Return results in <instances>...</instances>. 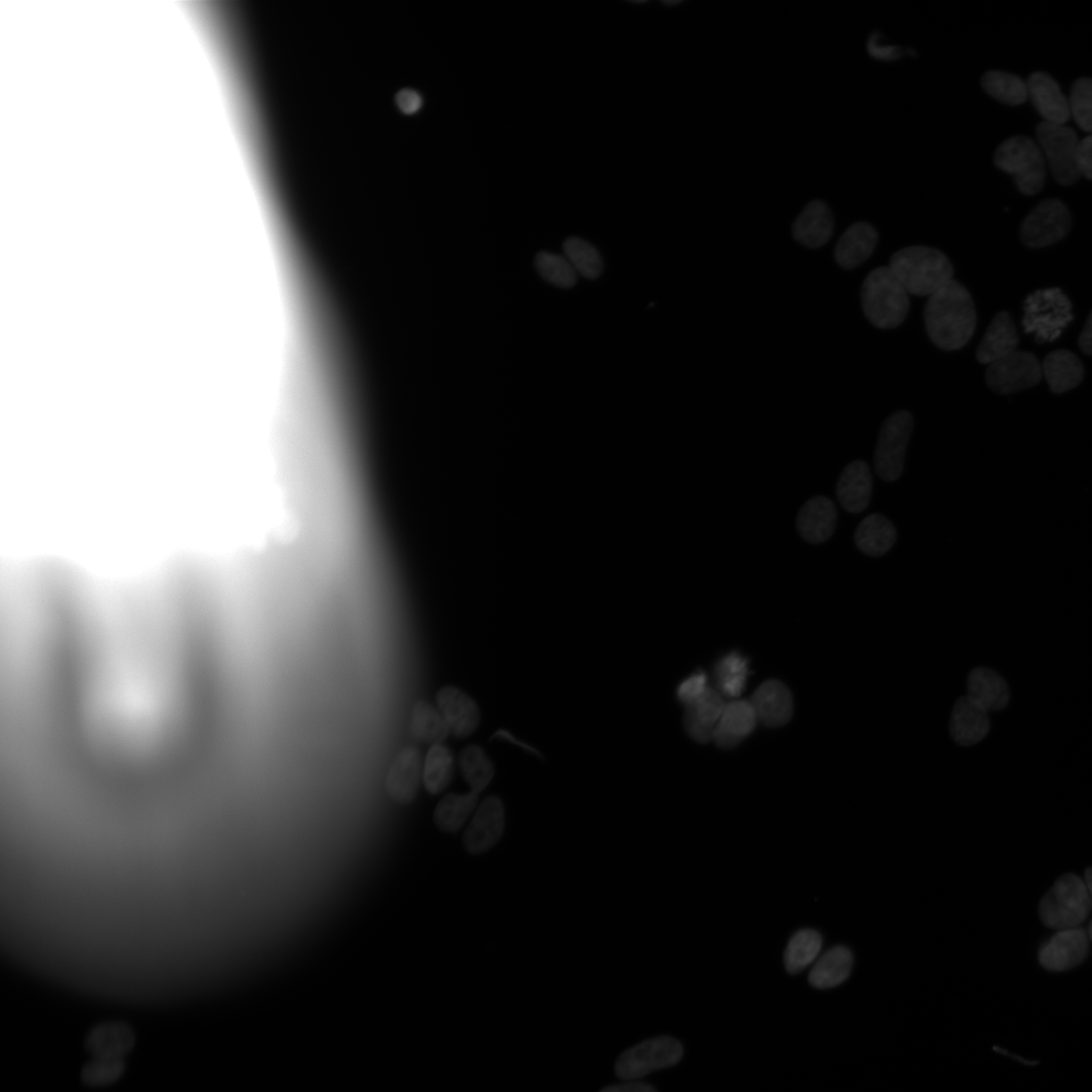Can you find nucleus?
<instances>
[{"label": "nucleus", "mask_w": 1092, "mask_h": 1092, "mask_svg": "<svg viewBox=\"0 0 1092 1092\" xmlns=\"http://www.w3.org/2000/svg\"><path fill=\"white\" fill-rule=\"evenodd\" d=\"M923 316L930 341L945 351L963 348L972 338L977 325L973 298L956 279L928 296Z\"/></svg>", "instance_id": "f257e3e1"}, {"label": "nucleus", "mask_w": 1092, "mask_h": 1092, "mask_svg": "<svg viewBox=\"0 0 1092 1092\" xmlns=\"http://www.w3.org/2000/svg\"><path fill=\"white\" fill-rule=\"evenodd\" d=\"M889 268L908 293L930 296L953 279V267L939 250L910 246L894 253Z\"/></svg>", "instance_id": "f03ea898"}, {"label": "nucleus", "mask_w": 1092, "mask_h": 1092, "mask_svg": "<svg viewBox=\"0 0 1092 1092\" xmlns=\"http://www.w3.org/2000/svg\"><path fill=\"white\" fill-rule=\"evenodd\" d=\"M909 293L889 266L871 271L860 291L863 313L869 322L880 329L899 326L909 310Z\"/></svg>", "instance_id": "7ed1b4c3"}, {"label": "nucleus", "mask_w": 1092, "mask_h": 1092, "mask_svg": "<svg viewBox=\"0 0 1092 1092\" xmlns=\"http://www.w3.org/2000/svg\"><path fill=\"white\" fill-rule=\"evenodd\" d=\"M1091 907L1085 882L1074 874H1065L1040 900L1038 914L1046 927L1065 930L1084 922Z\"/></svg>", "instance_id": "20e7f679"}, {"label": "nucleus", "mask_w": 1092, "mask_h": 1092, "mask_svg": "<svg viewBox=\"0 0 1092 1092\" xmlns=\"http://www.w3.org/2000/svg\"><path fill=\"white\" fill-rule=\"evenodd\" d=\"M994 163L1013 176L1018 190L1025 195L1036 194L1044 185V157L1028 136L1014 135L1004 141L995 151Z\"/></svg>", "instance_id": "39448f33"}, {"label": "nucleus", "mask_w": 1092, "mask_h": 1092, "mask_svg": "<svg viewBox=\"0 0 1092 1092\" xmlns=\"http://www.w3.org/2000/svg\"><path fill=\"white\" fill-rule=\"evenodd\" d=\"M1072 304L1059 288L1037 290L1026 297L1022 325L1036 341H1055L1073 320Z\"/></svg>", "instance_id": "423d86ee"}, {"label": "nucleus", "mask_w": 1092, "mask_h": 1092, "mask_svg": "<svg viewBox=\"0 0 1092 1092\" xmlns=\"http://www.w3.org/2000/svg\"><path fill=\"white\" fill-rule=\"evenodd\" d=\"M682 1046L674 1038L659 1036L644 1040L623 1052L615 1071L622 1080H638L654 1071L675 1065Z\"/></svg>", "instance_id": "0eeeda50"}, {"label": "nucleus", "mask_w": 1092, "mask_h": 1092, "mask_svg": "<svg viewBox=\"0 0 1092 1092\" xmlns=\"http://www.w3.org/2000/svg\"><path fill=\"white\" fill-rule=\"evenodd\" d=\"M912 430L913 418L906 411L895 412L884 421L874 456L876 472L883 480L895 481L901 476Z\"/></svg>", "instance_id": "6e6552de"}, {"label": "nucleus", "mask_w": 1092, "mask_h": 1092, "mask_svg": "<svg viewBox=\"0 0 1092 1092\" xmlns=\"http://www.w3.org/2000/svg\"><path fill=\"white\" fill-rule=\"evenodd\" d=\"M1035 135L1055 180L1063 186L1074 184L1080 177L1076 163L1080 140L1076 131L1066 124L1042 121L1036 126Z\"/></svg>", "instance_id": "1a4fd4ad"}, {"label": "nucleus", "mask_w": 1092, "mask_h": 1092, "mask_svg": "<svg viewBox=\"0 0 1092 1092\" xmlns=\"http://www.w3.org/2000/svg\"><path fill=\"white\" fill-rule=\"evenodd\" d=\"M1072 217L1067 206L1058 198L1040 201L1023 219L1019 235L1028 248L1051 246L1070 232Z\"/></svg>", "instance_id": "9d476101"}, {"label": "nucleus", "mask_w": 1092, "mask_h": 1092, "mask_svg": "<svg viewBox=\"0 0 1092 1092\" xmlns=\"http://www.w3.org/2000/svg\"><path fill=\"white\" fill-rule=\"evenodd\" d=\"M1041 376L1037 358L1030 352L1016 350L989 364L985 380L994 392L1010 394L1036 385Z\"/></svg>", "instance_id": "9b49d317"}, {"label": "nucleus", "mask_w": 1092, "mask_h": 1092, "mask_svg": "<svg viewBox=\"0 0 1092 1092\" xmlns=\"http://www.w3.org/2000/svg\"><path fill=\"white\" fill-rule=\"evenodd\" d=\"M423 762L420 750L414 745L397 753L385 780L386 793L393 802L407 805L416 799L423 782Z\"/></svg>", "instance_id": "f8f14e48"}, {"label": "nucleus", "mask_w": 1092, "mask_h": 1092, "mask_svg": "<svg viewBox=\"0 0 1092 1092\" xmlns=\"http://www.w3.org/2000/svg\"><path fill=\"white\" fill-rule=\"evenodd\" d=\"M505 810L499 798L489 796L477 807L464 832L463 843L472 853H481L498 842L503 835Z\"/></svg>", "instance_id": "ddd939ff"}, {"label": "nucleus", "mask_w": 1092, "mask_h": 1092, "mask_svg": "<svg viewBox=\"0 0 1092 1092\" xmlns=\"http://www.w3.org/2000/svg\"><path fill=\"white\" fill-rule=\"evenodd\" d=\"M1088 947L1084 929L1076 927L1059 930L1039 948L1038 961L1049 971H1068L1085 960Z\"/></svg>", "instance_id": "4468645a"}, {"label": "nucleus", "mask_w": 1092, "mask_h": 1092, "mask_svg": "<svg viewBox=\"0 0 1092 1092\" xmlns=\"http://www.w3.org/2000/svg\"><path fill=\"white\" fill-rule=\"evenodd\" d=\"M436 702L450 734L465 738L476 730L480 719L479 710L466 693L455 687H444L438 692Z\"/></svg>", "instance_id": "2eb2a0df"}, {"label": "nucleus", "mask_w": 1092, "mask_h": 1092, "mask_svg": "<svg viewBox=\"0 0 1092 1092\" xmlns=\"http://www.w3.org/2000/svg\"><path fill=\"white\" fill-rule=\"evenodd\" d=\"M1028 97L1043 121L1066 124L1071 117L1070 103L1056 80L1044 72H1035L1026 81Z\"/></svg>", "instance_id": "dca6fc26"}, {"label": "nucleus", "mask_w": 1092, "mask_h": 1092, "mask_svg": "<svg viewBox=\"0 0 1092 1092\" xmlns=\"http://www.w3.org/2000/svg\"><path fill=\"white\" fill-rule=\"evenodd\" d=\"M757 720L768 727H779L790 721L793 698L788 687L778 679L762 682L750 701Z\"/></svg>", "instance_id": "f3484780"}, {"label": "nucleus", "mask_w": 1092, "mask_h": 1092, "mask_svg": "<svg viewBox=\"0 0 1092 1092\" xmlns=\"http://www.w3.org/2000/svg\"><path fill=\"white\" fill-rule=\"evenodd\" d=\"M836 519L834 503L827 496L815 495L801 508L797 516V530L805 541L823 543L832 536Z\"/></svg>", "instance_id": "a211bd4d"}, {"label": "nucleus", "mask_w": 1092, "mask_h": 1092, "mask_svg": "<svg viewBox=\"0 0 1092 1092\" xmlns=\"http://www.w3.org/2000/svg\"><path fill=\"white\" fill-rule=\"evenodd\" d=\"M873 490V477L869 465L862 460L847 464L836 483V496L843 509L851 514L861 513L869 506Z\"/></svg>", "instance_id": "6ab92c4d"}, {"label": "nucleus", "mask_w": 1092, "mask_h": 1092, "mask_svg": "<svg viewBox=\"0 0 1092 1092\" xmlns=\"http://www.w3.org/2000/svg\"><path fill=\"white\" fill-rule=\"evenodd\" d=\"M833 229L834 218L829 206L822 200H812L794 221L793 236L801 245L815 249L830 240Z\"/></svg>", "instance_id": "aec40b11"}, {"label": "nucleus", "mask_w": 1092, "mask_h": 1092, "mask_svg": "<svg viewBox=\"0 0 1092 1092\" xmlns=\"http://www.w3.org/2000/svg\"><path fill=\"white\" fill-rule=\"evenodd\" d=\"M135 1035L123 1022H104L93 1027L85 1039L86 1050L101 1059H122L133 1048Z\"/></svg>", "instance_id": "412c9836"}, {"label": "nucleus", "mask_w": 1092, "mask_h": 1092, "mask_svg": "<svg viewBox=\"0 0 1092 1092\" xmlns=\"http://www.w3.org/2000/svg\"><path fill=\"white\" fill-rule=\"evenodd\" d=\"M988 712L968 695L962 696L954 704L949 730L953 740L961 745H972L981 741L989 732Z\"/></svg>", "instance_id": "4be33fe9"}, {"label": "nucleus", "mask_w": 1092, "mask_h": 1092, "mask_svg": "<svg viewBox=\"0 0 1092 1092\" xmlns=\"http://www.w3.org/2000/svg\"><path fill=\"white\" fill-rule=\"evenodd\" d=\"M1018 344V333L1009 312L999 311L978 346L977 360L989 365L1016 351Z\"/></svg>", "instance_id": "5701e85b"}, {"label": "nucleus", "mask_w": 1092, "mask_h": 1092, "mask_svg": "<svg viewBox=\"0 0 1092 1092\" xmlns=\"http://www.w3.org/2000/svg\"><path fill=\"white\" fill-rule=\"evenodd\" d=\"M877 242L876 229L868 222L857 221L848 226L837 241L835 261L844 269H853L872 255Z\"/></svg>", "instance_id": "b1692460"}, {"label": "nucleus", "mask_w": 1092, "mask_h": 1092, "mask_svg": "<svg viewBox=\"0 0 1092 1092\" xmlns=\"http://www.w3.org/2000/svg\"><path fill=\"white\" fill-rule=\"evenodd\" d=\"M967 691V695L987 712L1002 710L1010 700L1007 682L988 667H977L970 672Z\"/></svg>", "instance_id": "393cba45"}, {"label": "nucleus", "mask_w": 1092, "mask_h": 1092, "mask_svg": "<svg viewBox=\"0 0 1092 1092\" xmlns=\"http://www.w3.org/2000/svg\"><path fill=\"white\" fill-rule=\"evenodd\" d=\"M1041 371L1055 393H1063L1078 386L1084 377L1081 360L1066 349L1049 353L1041 363Z\"/></svg>", "instance_id": "a878e982"}, {"label": "nucleus", "mask_w": 1092, "mask_h": 1092, "mask_svg": "<svg viewBox=\"0 0 1092 1092\" xmlns=\"http://www.w3.org/2000/svg\"><path fill=\"white\" fill-rule=\"evenodd\" d=\"M897 532L893 523L881 514L867 516L854 532V542L864 554L879 557L895 544Z\"/></svg>", "instance_id": "bb28decb"}, {"label": "nucleus", "mask_w": 1092, "mask_h": 1092, "mask_svg": "<svg viewBox=\"0 0 1092 1092\" xmlns=\"http://www.w3.org/2000/svg\"><path fill=\"white\" fill-rule=\"evenodd\" d=\"M851 967L852 954L849 949L841 945L834 946L814 964L809 974V982L819 989L835 987L846 980Z\"/></svg>", "instance_id": "cd10ccee"}, {"label": "nucleus", "mask_w": 1092, "mask_h": 1092, "mask_svg": "<svg viewBox=\"0 0 1092 1092\" xmlns=\"http://www.w3.org/2000/svg\"><path fill=\"white\" fill-rule=\"evenodd\" d=\"M410 734L416 741L432 746L442 744L450 731L438 708L427 701H418L412 711Z\"/></svg>", "instance_id": "c85d7f7f"}, {"label": "nucleus", "mask_w": 1092, "mask_h": 1092, "mask_svg": "<svg viewBox=\"0 0 1092 1092\" xmlns=\"http://www.w3.org/2000/svg\"><path fill=\"white\" fill-rule=\"evenodd\" d=\"M454 771V758L450 749L443 744L430 746L423 762V784L426 791L436 795L444 791L451 782Z\"/></svg>", "instance_id": "c756f323"}, {"label": "nucleus", "mask_w": 1092, "mask_h": 1092, "mask_svg": "<svg viewBox=\"0 0 1092 1092\" xmlns=\"http://www.w3.org/2000/svg\"><path fill=\"white\" fill-rule=\"evenodd\" d=\"M477 794H448L441 799L434 812V821L439 829L446 832L457 831L474 811Z\"/></svg>", "instance_id": "7c9ffc66"}, {"label": "nucleus", "mask_w": 1092, "mask_h": 1092, "mask_svg": "<svg viewBox=\"0 0 1092 1092\" xmlns=\"http://www.w3.org/2000/svg\"><path fill=\"white\" fill-rule=\"evenodd\" d=\"M981 81L984 90L1002 103L1019 105L1028 98L1026 81L1014 74L992 70L986 72Z\"/></svg>", "instance_id": "2f4dec72"}, {"label": "nucleus", "mask_w": 1092, "mask_h": 1092, "mask_svg": "<svg viewBox=\"0 0 1092 1092\" xmlns=\"http://www.w3.org/2000/svg\"><path fill=\"white\" fill-rule=\"evenodd\" d=\"M822 946V937L816 930L801 929L790 939L785 950V966L789 973L797 974L813 963Z\"/></svg>", "instance_id": "473e14b6"}, {"label": "nucleus", "mask_w": 1092, "mask_h": 1092, "mask_svg": "<svg viewBox=\"0 0 1092 1092\" xmlns=\"http://www.w3.org/2000/svg\"><path fill=\"white\" fill-rule=\"evenodd\" d=\"M459 764L470 792L477 795L487 787L493 778V763L478 745H470L464 748L459 757Z\"/></svg>", "instance_id": "72a5a7b5"}, {"label": "nucleus", "mask_w": 1092, "mask_h": 1092, "mask_svg": "<svg viewBox=\"0 0 1092 1092\" xmlns=\"http://www.w3.org/2000/svg\"><path fill=\"white\" fill-rule=\"evenodd\" d=\"M717 686L722 695L729 698L739 697L742 693L746 674L748 673L747 661L738 652H730L720 658L714 669Z\"/></svg>", "instance_id": "f704fd0d"}, {"label": "nucleus", "mask_w": 1092, "mask_h": 1092, "mask_svg": "<svg viewBox=\"0 0 1092 1092\" xmlns=\"http://www.w3.org/2000/svg\"><path fill=\"white\" fill-rule=\"evenodd\" d=\"M563 252L577 274L595 279L602 273V257L590 243L571 237L563 243Z\"/></svg>", "instance_id": "c9c22d12"}, {"label": "nucleus", "mask_w": 1092, "mask_h": 1092, "mask_svg": "<svg viewBox=\"0 0 1092 1092\" xmlns=\"http://www.w3.org/2000/svg\"><path fill=\"white\" fill-rule=\"evenodd\" d=\"M535 265L539 274L555 286L569 288L576 282L578 274L564 255L542 251L536 256Z\"/></svg>", "instance_id": "e433bc0d"}, {"label": "nucleus", "mask_w": 1092, "mask_h": 1092, "mask_svg": "<svg viewBox=\"0 0 1092 1092\" xmlns=\"http://www.w3.org/2000/svg\"><path fill=\"white\" fill-rule=\"evenodd\" d=\"M756 720L755 711L749 701H734L726 704L718 725L742 739L752 732Z\"/></svg>", "instance_id": "4c0bfd02"}, {"label": "nucleus", "mask_w": 1092, "mask_h": 1092, "mask_svg": "<svg viewBox=\"0 0 1092 1092\" xmlns=\"http://www.w3.org/2000/svg\"><path fill=\"white\" fill-rule=\"evenodd\" d=\"M1069 103L1078 126L1092 133V78L1082 77L1074 82Z\"/></svg>", "instance_id": "58836bf2"}, {"label": "nucleus", "mask_w": 1092, "mask_h": 1092, "mask_svg": "<svg viewBox=\"0 0 1092 1092\" xmlns=\"http://www.w3.org/2000/svg\"><path fill=\"white\" fill-rule=\"evenodd\" d=\"M123 1070L124 1062L122 1059L94 1058L84 1066L81 1077L85 1084L99 1087L117 1081Z\"/></svg>", "instance_id": "ea45409f"}, {"label": "nucleus", "mask_w": 1092, "mask_h": 1092, "mask_svg": "<svg viewBox=\"0 0 1092 1092\" xmlns=\"http://www.w3.org/2000/svg\"><path fill=\"white\" fill-rule=\"evenodd\" d=\"M725 706L721 694L714 689L707 688L695 702L686 707L703 723L716 726L715 724L720 720Z\"/></svg>", "instance_id": "a19ab883"}, {"label": "nucleus", "mask_w": 1092, "mask_h": 1092, "mask_svg": "<svg viewBox=\"0 0 1092 1092\" xmlns=\"http://www.w3.org/2000/svg\"><path fill=\"white\" fill-rule=\"evenodd\" d=\"M707 675L698 671L686 678L677 688L678 699L687 706L695 702L707 689Z\"/></svg>", "instance_id": "79ce46f5"}, {"label": "nucleus", "mask_w": 1092, "mask_h": 1092, "mask_svg": "<svg viewBox=\"0 0 1092 1092\" xmlns=\"http://www.w3.org/2000/svg\"><path fill=\"white\" fill-rule=\"evenodd\" d=\"M684 724L691 738L700 743H706L713 738L715 726H710L700 721L694 713L686 707Z\"/></svg>", "instance_id": "37998d69"}, {"label": "nucleus", "mask_w": 1092, "mask_h": 1092, "mask_svg": "<svg viewBox=\"0 0 1092 1092\" xmlns=\"http://www.w3.org/2000/svg\"><path fill=\"white\" fill-rule=\"evenodd\" d=\"M1076 163L1079 175L1092 180V133L1079 141Z\"/></svg>", "instance_id": "c03bdc74"}, {"label": "nucleus", "mask_w": 1092, "mask_h": 1092, "mask_svg": "<svg viewBox=\"0 0 1092 1092\" xmlns=\"http://www.w3.org/2000/svg\"><path fill=\"white\" fill-rule=\"evenodd\" d=\"M396 102L404 113L410 114L419 110L422 105V98L416 91L404 89L398 93Z\"/></svg>", "instance_id": "a18cd8bd"}, {"label": "nucleus", "mask_w": 1092, "mask_h": 1092, "mask_svg": "<svg viewBox=\"0 0 1092 1092\" xmlns=\"http://www.w3.org/2000/svg\"><path fill=\"white\" fill-rule=\"evenodd\" d=\"M624 1081L625 1082L619 1084L607 1086L600 1092H656L651 1085L638 1082V1080Z\"/></svg>", "instance_id": "49530a36"}, {"label": "nucleus", "mask_w": 1092, "mask_h": 1092, "mask_svg": "<svg viewBox=\"0 0 1092 1092\" xmlns=\"http://www.w3.org/2000/svg\"><path fill=\"white\" fill-rule=\"evenodd\" d=\"M712 739L722 748H732L741 741V739L729 733L718 724L715 726Z\"/></svg>", "instance_id": "de8ad7c7"}, {"label": "nucleus", "mask_w": 1092, "mask_h": 1092, "mask_svg": "<svg viewBox=\"0 0 1092 1092\" xmlns=\"http://www.w3.org/2000/svg\"><path fill=\"white\" fill-rule=\"evenodd\" d=\"M1078 344L1082 352L1092 355V309L1079 336Z\"/></svg>", "instance_id": "09e8293b"}, {"label": "nucleus", "mask_w": 1092, "mask_h": 1092, "mask_svg": "<svg viewBox=\"0 0 1092 1092\" xmlns=\"http://www.w3.org/2000/svg\"><path fill=\"white\" fill-rule=\"evenodd\" d=\"M868 51L876 59L891 60L892 58H894V56H895L894 53H895L896 50L894 48H892V47H882L881 48V47L877 46V43L875 42L874 37H872L870 39V41L868 42Z\"/></svg>", "instance_id": "8fccbe9b"}, {"label": "nucleus", "mask_w": 1092, "mask_h": 1092, "mask_svg": "<svg viewBox=\"0 0 1092 1092\" xmlns=\"http://www.w3.org/2000/svg\"><path fill=\"white\" fill-rule=\"evenodd\" d=\"M1085 885L1087 887L1092 906V867L1086 869L1085 871Z\"/></svg>", "instance_id": "3c124183"}, {"label": "nucleus", "mask_w": 1092, "mask_h": 1092, "mask_svg": "<svg viewBox=\"0 0 1092 1092\" xmlns=\"http://www.w3.org/2000/svg\"><path fill=\"white\" fill-rule=\"evenodd\" d=\"M679 2H680V1H664V3H665V4H668V5H674V4H678Z\"/></svg>", "instance_id": "603ef678"}, {"label": "nucleus", "mask_w": 1092, "mask_h": 1092, "mask_svg": "<svg viewBox=\"0 0 1092 1092\" xmlns=\"http://www.w3.org/2000/svg\"><path fill=\"white\" fill-rule=\"evenodd\" d=\"M1088 934H1089V937L1092 939V922L1089 925Z\"/></svg>", "instance_id": "864d4df0"}]
</instances>
